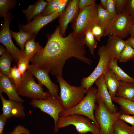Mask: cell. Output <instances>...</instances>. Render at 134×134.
<instances>
[{"mask_svg": "<svg viewBox=\"0 0 134 134\" xmlns=\"http://www.w3.org/2000/svg\"><path fill=\"white\" fill-rule=\"evenodd\" d=\"M46 35V45L31 59V64L41 66L57 78L63 77V66L66 61L71 58L91 64L92 60L85 56L84 36H76L72 32L66 36H63L60 34L59 26L53 33Z\"/></svg>", "mask_w": 134, "mask_h": 134, "instance_id": "obj_1", "label": "cell"}, {"mask_svg": "<svg viewBox=\"0 0 134 134\" xmlns=\"http://www.w3.org/2000/svg\"><path fill=\"white\" fill-rule=\"evenodd\" d=\"M70 125L75 126L79 134H85L91 132L93 134H100L99 126L88 117L78 114H72L67 116L59 117L54 131L57 132L59 129Z\"/></svg>", "mask_w": 134, "mask_h": 134, "instance_id": "obj_2", "label": "cell"}, {"mask_svg": "<svg viewBox=\"0 0 134 134\" xmlns=\"http://www.w3.org/2000/svg\"><path fill=\"white\" fill-rule=\"evenodd\" d=\"M98 5L96 3L86 7L79 12L72 22V33L76 36H84L86 32L95 24H98Z\"/></svg>", "mask_w": 134, "mask_h": 134, "instance_id": "obj_3", "label": "cell"}, {"mask_svg": "<svg viewBox=\"0 0 134 134\" xmlns=\"http://www.w3.org/2000/svg\"><path fill=\"white\" fill-rule=\"evenodd\" d=\"M57 78L60 89L59 100L65 110L74 107L83 99L86 93L85 88L81 85H71L63 77Z\"/></svg>", "mask_w": 134, "mask_h": 134, "instance_id": "obj_4", "label": "cell"}, {"mask_svg": "<svg viewBox=\"0 0 134 134\" xmlns=\"http://www.w3.org/2000/svg\"><path fill=\"white\" fill-rule=\"evenodd\" d=\"M97 91V88L92 86L87 91L86 95L80 102L74 107L61 113L59 117L74 114H80L88 117L99 126L94 115Z\"/></svg>", "mask_w": 134, "mask_h": 134, "instance_id": "obj_5", "label": "cell"}, {"mask_svg": "<svg viewBox=\"0 0 134 134\" xmlns=\"http://www.w3.org/2000/svg\"><path fill=\"white\" fill-rule=\"evenodd\" d=\"M94 115L99 124L100 134H113V126L121 114L120 111L115 113L111 112L106 107L102 100L97 97Z\"/></svg>", "mask_w": 134, "mask_h": 134, "instance_id": "obj_6", "label": "cell"}, {"mask_svg": "<svg viewBox=\"0 0 134 134\" xmlns=\"http://www.w3.org/2000/svg\"><path fill=\"white\" fill-rule=\"evenodd\" d=\"M34 76L27 70L22 75L21 84L16 88L19 95L32 99H45L51 94L48 91H44L42 85L37 84Z\"/></svg>", "mask_w": 134, "mask_h": 134, "instance_id": "obj_7", "label": "cell"}, {"mask_svg": "<svg viewBox=\"0 0 134 134\" xmlns=\"http://www.w3.org/2000/svg\"><path fill=\"white\" fill-rule=\"evenodd\" d=\"M97 54L99 60L97 66L89 76L83 78L81 80V85L85 89L86 92L98 78L110 69L108 65L110 58L105 45L99 47Z\"/></svg>", "mask_w": 134, "mask_h": 134, "instance_id": "obj_8", "label": "cell"}, {"mask_svg": "<svg viewBox=\"0 0 134 134\" xmlns=\"http://www.w3.org/2000/svg\"><path fill=\"white\" fill-rule=\"evenodd\" d=\"M133 24L132 18L125 12L117 14L105 29L104 37L114 36L124 39L129 34Z\"/></svg>", "mask_w": 134, "mask_h": 134, "instance_id": "obj_9", "label": "cell"}, {"mask_svg": "<svg viewBox=\"0 0 134 134\" xmlns=\"http://www.w3.org/2000/svg\"><path fill=\"white\" fill-rule=\"evenodd\" d=\"M30 104L33 107L39 108L49 115L54 120V126L56 124L60 114L65 110L59 99L52 95L45 99H32Z\"/></svg>", "mask_w": 134, "mask_h": 134, "instance_id": "obj_10", "label": "cell"}, {"mask_svg": "<svg viewBox=\"0 0 134 134\" xmlns=\"http://www.w3.org/2000/svg\"><path fill=\"white\" fill-rule=\"evenodd\" d=\"M13 17L10 11L4 17V23L0 31V42L5 47L13 60L17 63L19 59L25 56V55L24 51L17 47L12 39L10 26Z\"/></svg>", "mask_w": 134, "mask_h": 134, "instance_id": "obj_11", "label": "cell"}, {"mask_svg": "<svg viewBox=\"0 0 134 134\" xmlns=\"http://www.w3.org/2000/svg\"><path fill=\"white\" fill-rule=\"evenodd\" d=\"M27 70L37 79L39 83L45 86L52 96L59 99L58 87L50 79L48 70L39 65L31 64L29 65Z\"/></svg>", "mask_w": 134, "mask_h": 134, "instance_id": "obj_12", "label": "cell"}, {"mask_svg": "<svg viewBox=\"0 0 134 134\" xmlns=\"http://www.w3.org/2000/svg\"><path fill=\"white\" fill-rule=\"evenodd\" d=\"M79 0H70L58 17L60 33L63 36L66 35V31L69 24L74 21L79 13Z\"/></svg>", "mask_w": 134, "mask_h": 134, "instance_id": "obj_13", "label": "cell"}, {"mask_svg": "<svg viewBox=\"0 0 134 134\" xmlns=\"http://www.w3.org/2000/svg\"><path fill=\"white\" fill-rule=\"evenodd\" d=\"M60 15V14L56 12L50 15L46 16H42L39 14L32 21L26 24L20 25L18 23L19 26L24 32L36 35L42 28L58 17Z\"/></svg>", "mask_w": 134, "mask_h": 134, "instance_id": "obj_14", "label": "cell"}, {"mask_svg": "<svg viewBox=\"0 0 134 134\" xmlns=\"http://www.w3.org/2000/svg\"><path fill=\"white\" fill-rule=\"evenodd\" d=\"M2 104V114L7 119L12 117H24L26 115L23 102H18L11 100H7L0 93Z\"/></svg>", "mask_w": 134, "mask_h": 134, "instance_id": "obj_15", "label": "cell"}, {"mask_svg": "<svg viewBox=\"0 0 134 134\" xmlns=\"http://www.w3.org/2000/svg\"><path fill=\"white\" fill-rule=\"evenodd\" d=\"M95 83L97 87L96 96L100 97L102 100L106 107L111 112L115 113L118 112L117 108L113 103L112 98L105 84L103 74L98 78Z\"/></svg>", "mask_w": 134, "mask_h": 134, "instance_id": "obj_16", "label": "cell"}, {"mask_svg": "<svg viewBox=\"0 0 134 134\" xmlns=\"http://www.w3.org/2000/svg\"><path fill=\"white\" fill-rule=\"evenodd\" d=\"M3 92L6 94L9 100L18 102L25 101L19 96L16 88L9 78L0 71V93Z\"/></svg>", "mask_w": 134, "mask_h": 134, "instance_id": "obj_17", "label": "cell"}, {"mask_svg": "<svg viewBox=\"0 0 134 134\" xmlns=\"http://www.w3.org/2000/svg\"><path fill=\"white\" fill-rule=\"evenodd\" d=\"M127 40L114 36H108L105 45L110 55V60L118 61L120 55L125 46Z\"/></svg>", "mask_w": 134, "mask_h": 134, "instance_id": "obj_18", "label": "cell"}, {"mask_svg": "<svg viewBox=\"0 0 134 134\" xmlns=\"http://www.w3.org/2000/svg\"><path fill=\"white\" fill-rule=\"evenodd\" d=\"M47 4L46 1L38 0L34 4L30 5L26 9L23 10L22 12L26 16L28 23L40 14L45 8Z\"/></svg>", "mask_w": 134, "mask_h": 134, "instance_id": "obj_19", "label": "cell"}, {"mask_svg": "<svg viewBox=\"0 0 134 134\" xmlns=\"http://www.w3.org/2000/svg\"><path fill=\"white\" fill-rule=\"evenodd\" d=\"M103 75L105 84L112 99L116 96L120 81L117 79L115 74L110 69Z\"/></svg>", "mask_w": 134, "mask_h": 134, "instance_id": "obj_20", "label": "cell"}, {"mask_svg": "<svg viewBox=\"0 0 134 134\" xmlns=\"http://www.w3.org/2000/svg\"><path fill=\"white\" fill-rule=\"evenodd\" d=\"M118 60H110L109 63V67L115 74L117 79L120 81L134 83V78L125 72L118 66Z\"/></svg>", "mask_w": 134, "mask_h": 134, "instance_id": "obj_21", "label": "cell"}, {"mask_svg": "<svg viewBox=\"0 0 134 134\" xmlns=\"http://www.w3.org/2000/svg\"><path fill=\"white\" fill-rule=\"evenodd\" d=\"M19 32H15L10 30V33L11 36L15 40L21 50L24 51L26 42L35 37L36 34L24 32L21 29L19 26Z\"/></svg>", "mask_w": 134, "mask_h": 134, "instance_id": "obj_22", "label": "cell"}, {"mask_svg": "<svg viewBox=\"0 0 134 134\" xmlns=\"http://www.w3.org/2000/svg\"><path fill=\"white\" fill-rule=\"evenodd\" d=\"M112 100L119 105L122 113L134 115V102L117 96L112 98Z\"/></svg>", "mask_w": 134, "mask_h": 134, "instance_id": "obj_23", "label": "cell"}, {"mask_svg": "<svg viewBox=\"0 0 134 134\" xmlns=\"http://www.w3.org/2000/svg\"><path fill=\"white\" fill-rule=\"evenodd\" d=\"M116 96L132 100L134 96V83L120 81Z\"/></svg>", "mask_w": 134, "mask_h": 134, "instance_id": "obj_24", "label": "cell"}, {"mask_svg": "<svg viewBox=\"0 0 134 134\" xmlns=\"http://www.w3.org/2000/svg\"><path fill=\"white\" fill-rule=\"evenodd\" d=\"M35 37L28 41L26 43L24 51L25 56L31 59L37 53L41 51L43 47L39 42H35Z\"/></svg>", "mask_w": 134, "mask_h": 134, "instance_id": "obj_25", "label": "cell"}, {"mask_svg": "<svg viewBox=\"0 0 134 134\" xmlns=\"http://www.w3.org/2000/svg\"><path fill=\"white\" fill-rule=\"evenodd\" d=\"M13 59L7 50L0 58V71L4 75L9 77L11 63Z\"/></svg>", "mask_w": 134, "mask_h": 134, "instance_id": "obj_26", "label": "cell"}, {"mask_svg": "<svg viewBox=\"0 0 134 134\" xmlns=\"http://www.w3.org/2000/svg\"><path fill=\"white\" fill-rule=\"evenodd\" d=\"M113 134H134V128L118 118L113 126Z\"/></svg>", "mask_w": 134, "mask_h": 134, "instance_id": "obj_27", "label": "cell"}, {"mask_svg": "<svg viewBox=\"0 0 134 134\" xmlns=\"http://www.w3.org/2000/svg\"><path fill=\"white\" fill-rule=\"evenodd\" d=\"M97 15L98 24L105 29L112 18L106 10L102 7L100 4L98 5Z\"/></svg>", "mask_w": 134, "mask_h": 134, "instance_id": "obj_28", "label": "cell"}, {"mask_svg": "<svg viewBox=\"0 0 134 134\" xmlns=\"http://www.w3.org/2000/svg\"><path fill=\"white\" fill-rule=\"evenodd\" d=\"M84 39L85 45L88 48L91 55L94 56L95 49L97 47V42L92 34L91 29L88 30L85 33Z\"/></svg>", "mask_w": 134, "mask_h": 134, "instance_id": "obj_29", "label": "cell"}, {"mask_svg": "<svg viewBox=\"0 0 134 134\" xmlns=\"http://www.w3.org/2000/svg\"><path fill=\"white\" fill-rule=\"evenodd\" d=\"M134 57V49L127 41L120 55L118 61L120 62L125 63L132 60Z\"/></svg>", "mask_w": 134, "mask_h": 134, "instance_id": "obj_30", "label": "cell"}, {"mask_svg": "<svg viewBox=\"0 0 134 134\" xmlns=\"http://www.w3.org/2000/svg\"><path fill=\"white\" fill-rule=\"evenodd\" d=\"M16 2L17 0H0V17L4 18L10 10L15 7Z\"/></svg>", "mask_w": 134, "mask_h": 134, "instance_id": "obj_31", "label": "cell"}, {"mask_svg": "<svg viewBox=\"0 0 134 134\" xmlns=\"http://www.w3.org/2000/svg\"><path fill=\"white\" fill-rule=\"evenodd\" d=\"M47 4L44 10L39 14L42 16L50 15L55 12L61 0H47Z\"/></svg>", "mask_w": 134, "mask_h": 134, "instance_id": "obj_32", "label": "cell"}, {"mask_svg": "<svg viewBox=\"0 0 134 134\" xmlns=\"http://www.w3.org/2000/svg\"><path fill=\"white\" fill-rule=\"evenodd\" d=\"M9 77L12 79L16 88L19 87L21 81L22 75L16 65H14L11 67Z\"/></svg>", "mask_w": 134, "mask_h": 134, "instance_id": "obj_33", "label": "cell"}, {"mask_svg": "<svg viewBox=\"0 0 134 134\" xmlns=\"http://www.w3.org/2000/svg\"><path fill=\"white\" fill-rule=\"evenodd\" d=\"M105 30L98 23L94 25L91 29L94 37L98 41H100L101 38L104 37Z\"/></svg>", "mask_w": 134, "mask_h": 134, "instance_id": "obj_34", "label": "cell"}, {"mask_svg": "<svg viewBox=\"0 0 134 134\" xmlns=\"http://www.w3.org/2000/svg\"><path fill=\"white\" fill-rule=\"evenodd\" d=\"M30 61L28 58L25 56L19 59L17 63V67L22 75L27 70Z\"/></svg>", "mask_w": 134, "mask_h": 134, "instance_id": "obj_35", "label": "cell"}, {"mask_svg": "<svg viewBox=\"0 0 134 134\" xmlns=\"http://www.w3.org/2000/svg\"><path fill=\"white\" fill-rule=\"evenodd\" d=\"M106 9L112 19L115 17L117 15L115 0H107V4Z\"/></svg>", "mask_w": 134, "mask_h": 134, "instance_id": "obj_36", "label": "cell"}, {"mask_svg": "<svg viewBox=\"0 0 134 134\" xmlns=\"http://www.w3.org/2000/svg\"><path fill=\"white\" fill-rule=\"evenodd\" d=\"M117 14H120L125 11L128 0H115Z\"/></svg>", "mask_w": 134, "mask_h": 134, "instance_id": "obj_37", "label": "cell"}, {"mask_svg": "<svg viewBox=\"0 0 134 134\" xmlns=\"http://www.w3.org/2000/svg\"><path fill=\"white\" fill-rule=\"evenodd\" d=\"M124 12L132 18H134V0H128Z\"/></svg>", "mask_w": 134, "mask_h": 134, "instance_id": "obj_38", "label": "cell"}, {"mask_svg": "<svg viewBox=\"0 0 134 134\" xmlns=\"http://www.w3.org/2000/svg\"><path fill=\"white\" fill-rule=\"evenodd\" d=\"M119 118L125 122L131 125L134 128V115H127L122 113L119 117Z\"/></svg>", "mask_w": 134, "mask_h": 134, "instance_id": "obj_39", "label": "cell"}, {"mask_svg": "<svg viewBox=\"0 0 134 134\" xmlns=\"http://www.w3.org/2000/svg\"><path fill=\"white\" fill-rule=\"evenodd\" d=\"M95 0H79V12L84 8L95 4Z\"/></svg>", "mask_w": 134, "mask_h": 134, "instance_id": "obj_40", "label": "cell"}, {"mask_svg": "<svg viewBox=\"0 0 134 134\" xmlns=\"http://www.w3.org/2000/svg\"><path fill=\"white\" fill-rule=\"evenodd\" d=\"M69 0H61L56 12L61 15L64 10Z\"/></svg>", "mask_w": 134, "mask_h": 134, "instance_id": "obj_41", "label": "cell"}, {"mask_svg": "<svg viewBox=\"0 0 134 134\" xmlns=\"http://www.w3.org/2000/svg\"><path fill=\"white\" fill-rule=\"evenodd\" d=\"M7 119L2 113L0 115V134H3L6 121Z\"/></svg>", "mask_w": 134, "mask_h": 134, "instance_id": "obj_42", "label": "cell"}, {"mask_svg": "<svg viewBox=\"0 0 134 134\" xmlns=\"http://www.w3.org/2000/svg\"><path fill=\"white\" fill-rule=\"evenodd\" d=\"M127 40L134 49V38L130 37L127 39ZM132 60L134 61V57Z\"/></svg>", "mask_w": 134, "mask_h": 134, "instance_id": "obj_43", "label": "cell"}, {"mask_svg": "<svg viewBox=\"0 0 134 134\" xmlns=\"http://www.w3.org/2000/svg\"><path fill=\"white\" fill-rule=\"evenodd\" d=\"M129 34L130 35V37L134 38V25L133 24L131 27L129 31Z\"/></svg>", "mask_w": 134, "mask_h": 134, "instance_id": "obj_44", "label": "cell"}, {"mask_svg": "<svg viewBox=\"0 0 134 134\" xmlns=\"http://www.w3.org/2000/svg\"><path fill=\"white\" fill-rule=\"evenodd\" d=\"M100 1L101 6L103 8L106 9L107 4V0H100Z\"/></svg>", "mask_w": 134, "mask_h": 134, "instance_id": "obj_45", "label": "cell"}, {"mask_svg": "<svg viewBox=\"0 0 134 134\" xmlns=\"http://www.w3.org/2000/svg\"><path fill=\"white\" fill-rule=\"evenodd\" d=\"M7 50L5 49L2 45L0 46V55L1 56L4 54L6 52Z\"/></svg>", "mask_w": 134, "mask_h": 134, "instance_id": "obj_46", "label": "cell"}, {"mask_svg": "<svg viewBox=\"0 0 134 134\" xmlns=\"http://www.w3.org/2000/svg\"><path fill=\"white\" fill-rule=\"evenodd\" d=\"M132 22L133 24L134 25V18H132Z\"/></svg>", "mask_w": 134, "mask_h": 134, "instance_id": "obj_47", "label": "cell"}, {"mask_svg": "<svg viewBox=\"0 0 134 134\" xmlns=\"http://www.w3.org/2000/svg\"><path fill=\"white\" fill-rule=\"evenodd\" d=\"M132 100L134 102V96Z\"/></svg>", "mask_w": 134, "mask_h": 134, "instance_id": "obj_48", "label": "cell"}, {"mask_svg": "<svg viewBox=\"0 0 134 134\" xmlns=\"http://www.w3.org/2000/svg\"></svg>", "mask_w": 134, "mask_h": 134, "instance_id": "obj_49", "label": "cell"}]
</instances>
